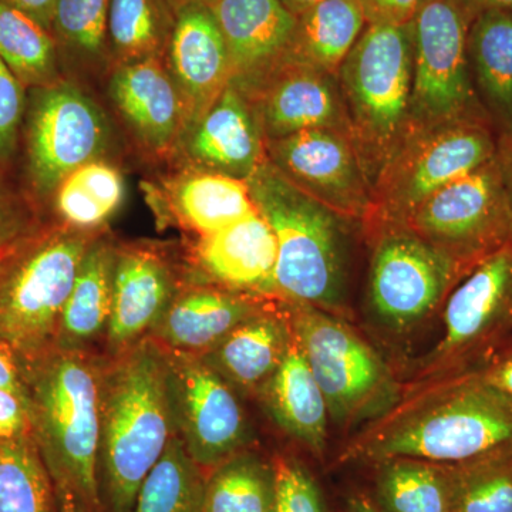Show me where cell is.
<instances>
[{"mask_svg":"<svg viewBox=\"0 0 512 512\" xmlns=\"http://www.w3.org/2000/svg\"><path fill=\"white\" fill-rule=\"evenodd\" d=\"M0 390L18 394L26 399L22 362L16 353L2 342H0Z\"/></svg>","mask_w":512,"mask_h":512,"instance_id":"cell-45","label":"cell"},{"mask_svg":"<svg viewBox=\"0 0 512 512\" xmlns=\"http://www.w3.org/2000/svg\"><path fill=\"white\" fill-rule=\"evenodd\" d=\"M281 2L292 15L298 16L305 12V10L312 8V6L325 2V0H281Z\"/></svg>","mask_w":512,"mask_h":512,"instance_id":"cell-51","label":"cell"},{"mask_svg":"<svg viewBox=\"0 0 512 512\" xmlns=\"http://www.w3.org/2000/svg\"><path fill=\"white\" fill-rule=\"evenodd\" d=\"M164 201L178 225L198 238L221 231L258 211L247 181L191 168L171 178Z\"/></svg>","mask_w":512,"mask_h":512,"instance_id":"cell-28","label":"cell"},{"mask_svg":"<svg viewBox=\"0 0 512 512\" xmlns=\"http://www.w3.org/2000/svg\"><path fill=\"white\" fill-rule=\"evenodd\" d=\"M293 332L284 303L275 299L201 356L241 396L256 397L284 362Z\"/></svg>","mask_w":512,"mask_h":512,"instance_id":"cell-24","label":"cell"},{"mask_svg":"<svg viewBox=\"0 0 512 512\" xmlns=\"http://www.w3.org/2000/svg\"><path fill=\"white\" fill-rule=\"evenodd\" d=\"M117 244L103 229L92 239L82 259L66 305H64L56 348L103 350L109 328Z\"/></svg>","mask_w":512,"mask_h":512,"instance_id":"cell-25","label":"cell"},{"mask_svg":"<svg viewBox=\"0 0 512 512\" xmlns=\"http://www.w3.org/2000/svg\"><path fill=\"white\" fill-rule=\"evenodd\" d=\"M512 443V399L474 370L403 387L399 400L339 454L340 464L473 460Z\"/></svg>","mask_w":512,"mask_h":512,"instance_id":"cell-1","label":"cell"},{"mask_svg":"<svg viewBox=\"0 0 512 512\" xmlns=\"http://www.w3.org/2000/svg\"><path fill=\"white\" fill-rule=\"evenodd\" d=\"M370 244L366 309L393 338L409 336L434 315L470 272L404 224L363 229Z\"/></svg>","mask_w":512,"mask_h":512,"instance_id":"cell-8","label":"cell"},{"mask_svg":"<svg viewBox=\"0 0 512 512\" xmlns=\"http://www.w3.org/2000/svg\"><path fill=\"white\" fill-rule=\"evenodd\" d=\"M467 56L481 106L497 137L512 136V12L491 10L470 23Z\"/></svg>","mask_w":512,"mask_h":512,"instance_id":"cell-27","label":"cell"},{"mask_svg":"<svg viewBox=\"0 0 512 512\" xmlns=\"http://www.w3.org/2000/svg\"><path fill=\"white\" fill-rule=\"evenodd\" d=\"M53 484H55L59 512H93L72 487L63 483Z\"/></svg>","mask_w":512,"mask_h":512,"instance_id":"cell-47","label":"cell"},{"mask_svg":"<svg viewBox=\"0 0 512 512\" xmlns=\"http://www.w3.org/2000/svg\"><path fill=\"white\" fill-rule=\"evenodd\" d=\"M6 2L22 10V12L28 13L30 18L35 19L43 28L52 33L56 0H6Z\"/></svg>","mask_w":512,"mask_h":512,"instance_id":"cell-46","label":"cell"},{"mask_svg":"<svg viewBox=\"0 0 512 512\" xmlns=\"http://www.w3.org/2000/svg\"><path fill=\"white\" fill-rule=\"evenodd\" d=\"M282 303L336 427L373 421L399 400L402 380L349 319L308 303Z\"/></svg>","mask_w":512,"mask_h":512,"instance_id":"cell-7","label":"cell"},{"mask_svg":"<svg viewBox=\"0 0 512 512\" xmlns=\"http://www.w3.org/2000/svg\"><path fill=\"white\" fill-rule=\"evenodd\" d=\"M375 503L382 512H451L444 464L389 458L373 464Z\"/></svg>","mask_w":512,"mask_h":512,"instance_id":"cell-32","label":"cell"},{"mask_svg":"<svg viewBox=\"0 0 512 512\" xmlns=\"http://www.w3.org/2000/svg\"><path fill=\"white\" fill-rule=\"evenodd\" d=\"M101 231V229H100ZM100 231L45 225L0 271V342L20 362L56 348L57 329L84 252Z\"/></svg>","mask_w":512,"mask_h":512,"instance_id":"cell-6","label":"cell"},{"mask_svg":"<svg viewBox=\"0 0 512 512\" xmlns=\"http://www.w3.org/2000/svg\"><path fill=\"white\" fill-rule=\"evenodd\" d=\"M177 434L165 350L146 338L103 355L99 483L104 512H131L148 473Z\"/></svg>","mask_w":512,"mask_h":512,"instance_id":"cell-2","label":"cell"},{"mask_svg":"<svg viewBox=\"0 0 512 512\" xmlns=\"http://www.w3.org/2000/svg\"><path fill=\"white\" fill-rule=\"evenodd\" d=\"M360 0H325L296 16L284 59L338 76L343 60L365 30Z\"/></svg>","mask_w":512,"mask_h":512,"instance_id":"cell-29","label":"cell"},{"mask_svg":"<svg viewBox=\"0 0 512 512\" xmlns=\"http://www.w3.org/2000/svg\"><path fill=\"white\" fill-rule=\"evenodd\" d=\"M412 22L367 23L343 60L338 82L350 140L373 188L412 127Z\"/></svg>","mask_w":512,"mask_h":512,"instance_id":"cell-5","label":"cell"},{"mask_svg":"<svg viewBox=\"0 0 512 512\" xmlns=\"http://www.w3.org/2000/svg\"><path fill=\"white\" fill-rule=\"evenodd\" d=\"M185 282L163 249L117 244L110 322L101 355H119L148 338Z\"/></svg>","mask_w":512,"mask_h":512,"instance_id":"cell-16","label":"cell"},{"mask_svg":"<svg viewBox=\"0 0 512 512\" xmlns=\"http://www.w3.org/2000/svg\"><path fill=\"white\" fill-rule=\"evenodd\" d=\"M0 57L28 90L63 79L52 33L6 0H0Z\"/></svg>","mask_w":512,"mask_h":512,"instance_id":"cell-33","label":"cell"},{"mask_svg":"<svg viewBox=\"0 0 512 512\" xmlns=\"http://www.w3.org/2000/svg\"><path fill=\"white\" fill-rule=\"evenodd\" d=\"M424 0H360L367 23L412 22Z\"/></svg>","mask_w":512,"mask_h":512,"instance_id":"cell-44","label":"cell"},{"mask_svg":"<svg viewBox=\"0 0 512 512\" xmlns=\"http://www.w3.org/2000/svg\"><path fill=\"white\" fill-rule=\"evenodd\" d=\"M181 2H201L205 3V5H210L212 0H181Z\"/></svg>","mask_w":512,"mask_h":512,"instance_id":"cell-53","label":"cell"},{"mask_svg":"<svg viewBox=\"0 0 512 512\" xmlns=\"http://www.w3.org/2000/svg\"><path fill=\"white\" fill-rule=\"evenodd\" d=\"M45 225L35 201L16 191L0 171V251L32 238Z\"/></svg>","mask_w":512,"mask_h":512,"instance_id":"cell-41","label":"cell"},{"mask_svg":"<svg viewBox=\"0 0 512 512\" xmlns=\"http://www.w3.org/2000/svg\"><path fill=\"white\" fill-rule=\"evenodd\" d=\"M266 160L303 192L348 220H367L372 187L348 134L315 128L265 141Z\"/></svg>","mask_w":512,"mask_h":512,"instance_id":"cell-15","label":"cell"},{"mask_svg":"<svg viewBox=\"0 0 512 512\" xmlns=\"http://www.w3.org/2000/svg\"><path fill=\"white\" fill-rule=\"evenodd\" d=\"M244 94L265 141L315 128H333L350 137L338 76L284 59Z\"/></svg>","mask_w":512,"mask_h":512,"instance_id":"cell-17","label":"cell"},{"mask_svg":"<svg viewBox=\"0 0 512 512\" xmlns=\"http://www.w3.org/2000/svg\"><path fill=\"white\" fill-rule=\"evenodd\" d=\"M177 148L191 170L244 181L266 160L265 137L255 111L232 83L184 131Z\"/></svg>","mask_w":512,"mask_h":512,"instance_id":"cell-18","label":"cell"},{"mask_svg":"<svg viewBox=\"0 0 512 512\" xmlns=\"http://www.w3.org/2000/svg\"><path fill=\"white\" fill-rule=\"evenodd\" d=\"M110 0H56L52 20L60 63L84 70L111 66L107 25Z\"/></svg>","mask_w":512,"mask_h":512,"instance_id":"cell-37","label":"cell"},{"mask_svg":"<svg viewBox=\"0 0 512 512\" xmlns=\"http://www.w3.org/2000/svg\"><path fill=\"white\" fill-rule=\"evenodd\" d=\"M443 338L416 360L403 387L483 365L512 336V247L488 256L444 303Z\"/></svg>","mask_w":512,"mask_h":512,"instance_id":"cell-11","label":"cell"},{"mask_svg":"<svg viewBox=\"0 0 512 512\" xmlns=\"http://www.w3.org/2000/svg\"><path fill=\"white\" fill-rule=\"evenodd\" d=\"M181 0H110L111 66L164 59Z\"/></svg>","mask_w":512,"mask_h":512,"instance_id":"cell-30","label":"cell"},{"mask_svg":"<svg viewBox=\"0 0 512 512\" xmlns=\"http://www.w3.org/2000/svg\"><path fill=\"white\" fill-rule=\"evenodd\" d=\"M256 210L274 232L275 298L352 318L350 245L359 222L348 220L293 185L265 160L247 180Z\"/></svg>","mask_w":512,"mask_h":512,"instance_id":"cell-3","label":"cell"},{"mask_svg":"<svg viewBox=\"0 0 512 512\" xmlns=\"http://www.w3.org/2000/svg\"><path fill=\"white\" fill-rule=\"evenodd\" d=\"M205 478L175 434L141 484L131 512H204Z\"/></svg>","mask_w":512,"mask_h":512,"instance_id":"cell-36","label":"cell"},{"mask_svg":"<svg viewBox=\"0 0 512 512\" xmlns=\"http://www.w3.org/2000/svg\"><path fill=\"white\" fill-rule=\"evenodd\" d=\"M126 181L116 165L92 161L70 174L57 188L53 204L57 224L82 231H100L119 211Z\"/></svg>","mask_w":512,"mask_h":512,"instance_id":"cell-31","label":"cell"},{"mask_svg":"<svg viewBox=\"0 0 512 512\" xmlns=\"http://www.w3.org/2000/svg\"><path fill=\"white\" fill-rule=\"evenodd\" d=\"M274 495L272 460L249 448L207 473L204 512H271Z\"/></svg>","mask_w":512,"mask_h":512,"instance_id":"cell-34","label":"cell"},{"mask_svg":"<svg viewBox=\"0 0 512 512\" xmlns=\"http://www.w3.org/2000/svg\"><path fill=\"white\" fill-rule=\"evenodd\" d=\"M463 12L466 13L470 22L476 19L478 15L491 10H511L512 0H456Z\"/></svg>","mask_w":512,"mask_h":512,"instance_id":"cell-48","label":"cell"},{"mask_svg":"<svg viewBox=\"0 0 512 512\" xmlns=\"http://www.w3.org/2000/svg\"><path fill=\"white\" fill-rule=\"evenodd\" d=\"M348 512H382L375 500L367 494H355L349 498Z\"/></svg>","mask_w":512,"mask_h":512,"instance_id":"cell-50","label":"cell"},{"mask_svg":"<svg viewBox=\"0 0 512 512\" xmlns=\"http://www.w3.org/2000/svg\"><path fill=\"white\" fill-rule=\"evenodd\" d=\"M474 372L488 386L512 399V336Z\"/></svg>","mask_w":512,"mask_h":512,"instance_id":"cell-43","label":"cell"},{"mask_svg":"<svg viewBox=\"0 0 512 512\" xmlns=\"http://www.w3.org/2000/svg\"><path fill=\"white\" fill-rule=\"evenodd\" d=\"M274 301L187 279L148 338L170 352L201 357Z\"/></svg>","mask_w":512,"mask_h":512,"instance_id":"cell-21","label":"cell"},{"mask_svg":"<svg viewBox=\"0 0 512 512\" xmlns=\"http://www.w3.org/2000/svg\"><path fill=\"white\" fill-rule=\"evenodd\" d=\"M109 96L114 109L141 147L150 153L177 150L188 124L183 97L164 59H146L111 69Z\"/></svg>","mask_w":512,"mask_h":512,"instance_id":"cell-19","label":"cell"},{"mask_svg":"<svg viewBox=\"0 0 512 512\" xmlns=\"http://www.w3.org/2000/svg\"><path fill=\"white\" fill-rule=\"evenodd\" d=\"M495 160H497L498 167H500L512 204V136L498 137Z\"/></svg>","mask_w":512,"mask_h":512,"instance_id":"cell-49","label":"cell"},{"mask_svg":"<svg viewBox=\"0 0 512 512\" xmlns=\"http://www.w3.org/2000/svg\"><path fill=\"white\" fill-rule=\"evenodd\" d=\"M32 434L28 400L0 390V440L18 439Z\"/></svg>","mask_w":512,"mask_h":512,"instance_id":"cell-42","label":"cell"},{"mask_svg":"<svg viewBox=\"0 0 512 512\" xmlns=\"http://www.w3.org/2000/svg\"><path fill=\"white\" fill-rule=\"evenodd\" d=\"M29 197L37 207L59 185L113 147V127L100 104L72 80L28 90L22 127Z\"/></svg>","mask_w":512,"mask_h":512,"instance_id":"cell-9","label":"cell"},{"mask_svg":"<svg viewBox=\"0 0 512 512\" xmlns=\"http://www.w3.org/2000/svg\"><path fill=\"white\" fill-rule=\"evenodd\" d=\"M231 60V82L248 93L284 60L296 16L281 0H212Z\"/></svg>","mask_w":512,"mask_h":512,"instance_id":"cell-23","label":"cell"},{"mask_svg":"<svg viewBox=\"0 0 512 512\" xmlns=\"http://www.w3.org/2000/svg\"><path fill=\"white\" fill-rule=\"evenodd\" d=\"M28 89L0 57V171H5L18 153Z\"/></svg>","mask_w":512,"mask_h":512,"instance_id":"cell-40","label":"cell"},{"mask_svg":"<svg viewBox=\"0 0 512 512\" xmlns=\"http://www.w3.org/2000/svg\"><path fill=\"white\" fill-rule=\"evenodd\" d=\"M165 355L175 431L192 460L207 474L249 450L254 436L239 394L200 356Z\"/></svg>","mask_w":512,"mask_h":512,"instance_id":"cell-14","label":"cell"},{"mask_svg":"<svg viewBox=\"0 0 512 512\" xmlns=\"http://www.w3.org/2000/svg\"><path fill=\"white\" fill-rule=\"evenodd\" d=\"M192 259L197 272L195 282L275 298L278 248L274 232L258 211L221 231L198 238Z\"/></svg>","mask_w":512,"mask_h":512,"instance_id":"cell-22","label":"cell"},{"mask_svg":"<svg viewBox=\"0 0 512 512\" xmlns=\"http://www.w3.org/2000/svg\"><path fill=\"white\" fill-rule=\"evenodd\" d=\"M0 512H59L55 484L32 434L0 440Z\"/></svg>","mask_w":512,"mask_h":512,"instance_id":"cell-35","label":"cell"},{"mask_svg":"<svg viewBox=\"0 0 512 512\" xmlns=\"http://www.w3.org/2000/svg\"><path fill=\"white\" fill-rule=\"evenodd\" d=\"M275 495L271 512H328L318 481L302 460L291 454L272 458Z\"/></svg>","mask_w":512,"mask_h":512,"instance_id":"cell-39","label":"cell"},{"mask_svg":"<svg viewBox=\"0 0 512 512\" xmlns=\"http://www.w3.org/2000/svg\"><path fill=\"white\" fill-rule=\"evenodd\" d=\"M255 399L285 434L316 458L325 457L330 423L328 406L295 336L284 362Z\"/></svg>","mask_w":512,"mask_h":512,"instance_id":"cell-26","label":"cell"},{"mask_svg":"<svg viewBox=\"0 0 512 512\" xmlns=\"http://www.w3.org/2000/svg\"><path fill=\"white\" fill-rule=\"evenodd\" d=\"M164 59L183 97L188 128L214 103L232 77L227 43L210 6L180 3Z\"/></svg>","mask_w":512,"mask_h":512,"instance_id":"cell-20","label":"cell"},{"mask_svg":"<svg viewBox=\"0 0 512 512\" xmlns=\"http://www.w3.org/2000/svg\"><path fill=\"white\" fill-rule=\"evenodd\" d=\"M497 144V134L487 123L410 131L377 175L372 208L362 229L404 224L431 195L493 161Z\"/></svg>","mask_w":512,"mask_h":512,"instance_id":"cell-10","label":"cell"},{"mask_svg":"<svg viewBox=\"0 0 512 512\" xmlns=\"http://www.w3.org/2000/svg\"><path fill=\"white\" fill-rule=\"evenodd\" d=\"M444 467L451 512H512V443Z\"/></svg>","mask_w":512,"mask_h":512,"instance_id":"cell-38","label":"cell"},{"mask_svg":"<svg viewBox=\"0 0 512 512\" xmlns=\"http://www.w3.org/2000/svg\"><path fill=\"white\" fill-rule=\"evenodd\" d=\"M470 23L456 0H424L414 15L410 131L454 123L491 126L471 79Z\"/></svg>","mask_w":512,"mask_h":512,"instance_id":"cell-12","label":"cell"},{"mask_svg":"<svg viewBox=\"0 0 512 512\" xmlns=\"http://www.w3.org/2000/svg\"><path fill=\"white\" fill-rule=\"evenodd\" d=\"M32 436L53 483L72 487L104 512L99 483L103 355L53 349L22 363Z\"/></svg>","mask_w":512,"mask_h":512,"instance_id":"cell-4","label":"cell"},{"mask_svg":"<svg viewBox=\"0 0 512 512\" xmlns=\"http://www.w3.org/2000/svg\"><path fill=\"white\" fill-rule=\"evenodd\" d=\"M33 237H35V235H33ZM29 239H26V241H29ZM26 241L20 242V244L15 245V247H10L0 251V271H2L3 266L8 264L9 259L12 258V256L15 255L20 248H22V245L25 244Z\"/></svg>","mask_w":512,"mask_h":512,"instance_id":"cell-52","label":"cell"},{"mask_svg":"<svg viewBox=\"0 0 512 512\" xmlns=\"http://www.w3.org/2000/svg\"><path fill=\"white\" fill-rule=\"evenodd\" d=\"M404 225L468 272L512 247V204L497 160L441 188Z\"/></svg>","mask_w":512,"mask_h":512,"instance_id":"cell-13","label":"cell"}]
</instances>
